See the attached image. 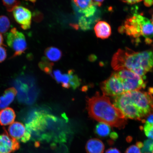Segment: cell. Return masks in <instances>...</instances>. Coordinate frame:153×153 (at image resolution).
<instances>
[{"mask_svg": "<svg viewBox=\"0 0 153 153\" xmlns=\"http://www.w3.org/2000/svg\"><path fill=\"white\" fill-rule=\"evenodd\" d=\"M13 12L15 20L23 29L27 30L30 28L32 13L29 10L19 5L15 7Z\"/></svg>", "mask_w": 153, "mask_h": 153, "instance_id": "10", "label": "cell"}, {"mask_svg": "<svg viewBox=\"0 0 153 153\" xmlns=\"http://www.w3.org/2000/svg\"><path fill=\"white\" fill-rule=\"evenodd\" d=\"M149 93H150L153 94V88H151L150 89V90H149Z\"/></svg>", "mask_w": 153, "mask_h": 153, "instance_id": "35", "label": "cell"}, {"mask_svg": "<svg viewBox=\"0 0 153 153\" xmlns=\"http://www.w3.org/2000/svg\"><path fill=\"white\" fill-rule=\"evenodd\" d=\"M15 86L19 102L27 105H31L35 102L38 91L34 83L18 82Z\"/></svg>", "mask_w": 153, "mask_h": 153, "instance_id": "6", "label": "cell"}, {"mask_svg": "<svg viewBox=\"0 0 153 153\" xmlns=\"http://www.w3.org/2000/svg\"><path fill=\"white\" fill-rule=\"evenodd\" d=\"M125 153H141L140 148L136 145H133L128 148Z\"/></svg>", "mask_w": 153, "mask_h": 153, "instance_id": "26", "label": "cell"}, {"mask_svg": "<svg viewBox=\"0 0 153 153\" xmlns=\"http://www.w3.org/2000/svg\"><path fill=\"white\" fill-rule=\"evenodd\" d=\"M10 27V22L7 17L0 16V33H5L8 30Z\"/></svg>", "mask_w": 153, "mask_h": 153, "instance_id": "23", "label": "cell"}, {"mask_svg": "<svg viewBox=\"0 0 153 153\" xmlns=\"http://www.w3.org/2000/svg\"><path fill=\"white\" fill-rule=\"evenodd\" d=\"M8 135L13 138L26 143L31 138V134L27 129L26 126L20 122L13 123L8 129Z\"/></svg>", "mask_w": 153, "mask_h": 153, "instance_id": "9", "label": "cell"}, {"mask_svg": "<svg viewBox=\"0 0 153 153\" xmlns=\"http://www.w3.org/2000/svg\"><path fill=\"white\" fill-rule=\"evenodd\" d=\"M111 138L113 139L114 140H116L117 139L118 136L117 134L115 132L111 133L110 135Z\"/></svg>", "mask_w": 153, "mask_h": 153, "instance_id": "31", "label": "cell"}, {"mask_svg": "<svg viewBox=\"0 0 153 153\" xmlns=\"http://www.w3.org/2000/svg\"><path fill=\"white\" fill-rule=\"evenodd\" d=\"M53 64L49 62L48 60L45 57H43L39 64V66L41 69L46 74H49L51 76L52 74V69Z\"/></svg>", "mask_w": 153, "mask_h": 153, "instance_id": "21", "label": "cell"}, {"mask_svg": "<svg viewBox=\"0 0 153 153\" xmlns=\"http://www.w3.org/2000/svg\"><path fill=\"white\" fill-rule=\"evenodd\" d=\"M19 141L7 133L0 134V153H13L20 148Z\"/></svg>", "mask_w": 153, "mask_h": 153, "instance_id": "11", "label": "cell"}, {"mask_svg": "<svg viewBox=\"0 0 153 153\" xmlns=\"http://www.w3.org/2000/svg\"><path fill=\"white\" fill-rule=\"evenodd\" d=\"M105 153H121V152L117 149L111 148L107 150Z\"/></svg>", "mask_w": 153, "mask_h": 153, "instance_id": "29", "label": "cell"}, {"mask_svg": "<svg viewBox=\"0 0 153 153\" xmlns=\"http://www.w3.org/2000/svg\"><path fill=\"white\" fill-rule=\"evenodd\" d=\"M7 57V50L5 48L0 46V63L4 61Z\"/></svg>", "mask_w": 153, "mask_h": 153, "instance_id": "27", "label": "cell"}, {"mask_svg": "<svg viewBox=\"0 0 153 153\" xmlns=\"http://www.w3.org/2000/svg\"><path fill=\"white\" fill-rule=\"evenodd\" d=\"M145 18L141 14H133L126 19L123 24L118 28V31L120 33H125L139 41V38L142 36L143 25Z\"/></svg>", "mask_w": 153, "mask_h": 153, "instance_id": "4", "label": "cell"}, {"mask_svg": "<svg viewBox=\"0 0 153 153\" xmlns=\"http://www.w3.org/2000/svg\"><path fill=\"white\" fill-rule=\"evenodd\" d=\"M100 18L99 11L92 17L87 18L83 15L79 16L78 20V28H81L82 30H87L91 29L95 24L98 21Z\"/></svg>", "mask_w": 153, "mask_h": 153, "instance_id": "13", "label": "cell"}, {"mask_svg": "<svg viewBox=\"0 0 153 153\" xmlns=\"http://www.w3.org/2000/svg\"><path fill=\"white\" fill-rule=\"evenodd\" d=\"M51 76L57 83L62 84L63 88L68 89L70 87L69 84L70 78L68 73L63 74L60 71L56 70L52 72Z\"/></svg>", "mask_w": 153, "mask_h": 153, "instance_id": "17", "label": "cell"}, {"mask_svg": "<svg viewBox=\"0 0 153 153\" xmlns=\"http://www.w3.org/2000/svg\"><path fill=\"white\" fill-rule=\"evenodd\" d=\"M100 87L103 94L106 96L115 97L125 93L122 82L115 72L102 82Z\"/></svg>", "mask_w": 153, "mask_h": 153, "instance_id": "7", "label": "cell"}, {"mask_svg": "<svg viewBox=\"0 0 153 153\" xmlns=\"http://www.w3.org/2000/svg\"><path fill=\"white\" fill-rule=\"evenodd\" d=\"M113 104L129 119L142 121L153 114V97L149 92H126L114 97Z\"/></svg>", "mask_w": 153, "mask_h": 153, "instance_id": "1", "label": "cell"}, {"mask_svg": "<svg viewBox=\"0 0 153 153\" xmlns=\"http://www.w3.org/2000/svg\"><path fill=\"white\" fill-rule=\"evenodd\" d=\"M17 94V91L14 88L7 89L0 97V110L7 108L14 101Z\"/></svg>", "mask_w": 153, "mask_h": 153, "instance_id": "14", "label": "cell"}, {"mask_svg": "<svg viewBox=\"0 0 153 153\" xmlns=\"http://www.w3.org/2000/svg\"><path fill=\"white\" fill-rule=\"evenodd\" d=\"M87 108L89 116L99 122L119 129H123L127 124V118L104 95L97 93L88 98Z\"/></svg>", "mask_w": 153, "mask_h": 153, "instance_id": "3", "label": "cell"}, {"mask_svg": "<svg viewBox=\"0 0 153 153\" xmlns=\"http://www.w3.org/2000/svg\"><path fill=\"white\" fill-rule=\"evenodd\" d=\"M148 153V152H145V153Z\"/></svg>", "mask_w": 153, "mask_h": 153, "instance_id": "38", "label": "cell"}, {"mask_svg": "<svg viewBox=\"0 0 153 153\" xmlns=\"http://www.w3.org/2000/svg\"><path fill=\"white\" fill-rule=\"evenodd\" d=\"M144 121V125L143 128L145 135L149 139H153V114L147 117Z\"/></svg>", "mask_w": 153, "mask_h": 153, "instance_id": "19", "label": "cell"}, {"mask_svg": "<svg viewBox=\"0 0 153 153\" xmlns=\"http://www.w3.org/2000/svg\"><path fill=\"white\" fill-rule=\"evenodd\" d=\"M16 117V114L12 108H5L0 111V124L6 126L12 124Z\"/></svg>", "mask_w": 153, "mask_h": 153, "instance_id": "16", "label": "cell"}, {"mask_svg": "<svg viewBox=\"0 0 153 153\" xmlns=\"http://www.w3.org/2000/svg\"><path fill=\"white\" fill-rule=\"evenodd\" d=\"M6 42L7 45L14 51L12 57L20 56L27 48V44L24 34L15 28L11 29L7 34Z\"/></svg>", "mask_w": 153, "mask_h": 153, "instance_id": "5", "label": "cell"}, {"mask_svg": "<svg viewBox=\"0 0 153 153\" xmlns=\"http://www.w3.org/2000/svg\"><path fill=\"white\" fill-rule=\"evenodd\" d=\"M145 6L150 7L153 6V0H143Z\"/></svg>", "mask_w": 153, "mask_h": 153, "instance_id": "30", "label": "cell"}, {"mask_svg": "<svg viewBox=\"0 0 153 153\" xmlns=\"http://www.w3.org/2000/svg\"><path fill=\"white\" fill-rule=\"evenodd\" d=\"M68 73L70 78V87L73 89L75 90L81 85V80L76 74H74V70H71L68 71Z\"/></svg>", "mask_w": 153, "mask_h": 153, "instance_id": "22", "label": "cell"}, {"mask_svg": "<svg viewBox=\"0 0 153 153\" xmlns=\"http://www.w3.org/2000/svg\"><path fill=\"white\" fill-rule=\"evenodd\" d=\"M151 22H152V24H153V14L152 15V20H151Z\"/></svg>", "mask_w": 153, "mask_h": 153, "instance_id": "37", "label": "cell"}, {"mask_svg": "<svg viewBox=\"0 0 153 153\" xmlns=\"http://www.w3.org/2000/svg\"><path fill=\"white\" fill-rule=\"evenodd\" d=\"M111 131L110 126L103 122H99L96 126L95 132L99 136L105 137L110 134Z\"/></svg>", "mask_w": 153, "mask_h": 153, "instance_id": "20", "label": "cell"}, {"mask_svg": "<svg viewBox=\"0 0 153 153\" xmlns=\"http://www.w3.org/2000/svg\"><path fill=\"white\" fill-rule=\"evenodd\" d=\"M73 7L76 13L89 18L97 13V6L93 0H73Z\"/></svg>", "mask_w": 153, "mask_h": 153, "instance_id": "8", "label": "cell"}, {"mask_svg": "<svg viewBox=\"0 0 153 153\" xmlns=\"http://www.w3.org/2000/svg\"><path fill=\"white\" fill-rule=\"evenodd\" d=\"M105 0H93V1L97 6L100 7L102 5V3Z\"/></svg>", "mask_w": 153, "mask_h": 153, "instance_id": "32", "label": "cell"}, {"mask_svg": "<svg viewBox=\"0 0 153 153\" xmlns=\"http://www.w3.org/2000/svg\"><path fill=\"white\" fill-rule=\"evenodd\" d=\"M45 53L48 60L52 62H57L62 57V53L60 49L54 47H48L45 49Z\"/></svg>", "mask_w": 153, "mask_h": 153, "instance_id": "18", "label": "cell"}, {"mask_svg": "<svg viewBox=\"0 0 153 153\" xmlns=\"http://www.w3.org/2000/svg\"><path fill=\"white\" fill-rule=\"evenodd\" d=\"M141 152L143 153H153V139H149L144 141Z\"/></svg>", "mask_w": 153, "mask_h": 153, "instance_id": "25", "label": "cell"}, {"mask_svg": "<svg viewBox=\"0 0 153 153\" xmlns=\"http://www.w3.org/2000/svg\"><path fill=\"white\" fill-rule=\"evenodd\" d=\"M85 149L87 153H103L105 146L100 140L92 139L89 140L86 143Z\"/></svg>", "mask_w": 153, "mask_h": 153, "instance_id": "15", "label": "cell"}, {"mask_svg": "<svg viewBox=\"0 0 153 153\" xmlns=\"http://www.w3.org/2000/svg\"><path fill=\"white\" fill-rule=\"evenodd\" d=\"M136 145L140 148H142L143 147V144L141 142H138L136 143Z\"/></svg>", "mask_w": 153, "mask_h": 153, "instance_id": "33", "label": "cell"}, {"mask_svg": "<svg viewBox=\"0 0 153 153\" xmlns=\"http://www.w3.org/2000/svg\"><path fill=\"white\" fill-rule=\"evenodd\" d=\"M111 65L116 71L126 69L144 79L146 74L153 69V51L135 52L128 48L119 49L114 54Z\"/></svg>", "mask_w": 153, "mask_h": 153, "instance_id": "2", "label": "cell"}, {"mask_svg": "<svg viewBox=\"0 0 153 153\" xmlns=\"http://www.w3.org/2000/svg\"><path fill=\"white\" fill-rule=\"evenodd\" d=\"M123 2L127 3L128 4H135L140 2L143 0H120Z\"/></svg>", "mask_w": 153, "mask_h": 153, "instance_id": "28", "label": "cell"}, {"mask_svg": "<svg viewBox=\"0 0 153 153\" xmlns=\"http://www.w3.org/2000/svg\"><path fill=\"white\" fill-rule=\"evenodd\" d=\"M25 1H29L30 2H31L33 3H35V2L36 1V0H25Z\"/></svg>", "mask_w": 153, "mask_h": 153, "instance_id": "36", "label": "cell"}, {"mask_svg": "<svg viewBox=\"0 0 153 153\" xmlns=\"http://www.w3.org/2000/svg\"><path fill=\"white\" fill-rule=\"evenodd\" d=\"M3 45V38L2 35L0 33V46Z\"/></svg>", "mask_w": 153, "mask_h": 153, "instance_id": "34", "label": "cell"}, {"mask_svg": "<svg viewBox=\"0 0 153 153\" xmlns=\"http://www.w3.org/2000/svg\"><path fill=\"white\" fill-rule=\"evenodd\" d=\"M97 37L104 39L109 37L111 34V28L110 25L105 21L97 22L94 27Z\"/></svg>", "mask_w": 153, "mask_h": 153, "instance_id": "12", "label": "cell"}, {"mask_svg": "<svg viewBox=\"0 0 153 153\" xmlns=\"http://www.w3.org/2000/svg\"><path fill=\"white\" fill-rule=\"evenodd\" d=\"M3 4L9 12L13 11L15 7L20 4L19 0H2Z\"/></svg>", "mask_w": 153, "mask_h": 153, "instance_id": "24", "label": "cell"}]
</instances>
